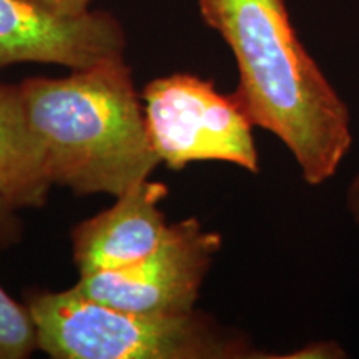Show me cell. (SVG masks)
<instances>
[{
	"instance_id": "ba28073f",
	"label": "cell",
	"mask_w": 359,
	"mask_h": 359,
	"mask_svg": "<svg viewBox=\"0 0 359 359\" xmlns=\"http://www.w3.org/2000/svg\"><path fill=\"white\" fill-rule=\"evenodd\" d=\"M53 182L42 140L29 118L20 83H0V196L22 208H42Z\"/></svg>"
},
{
	"instance_id": "9c48e42d",
	"label": "cell",
	"mask_w": 359,
	"mask_h": 359,
	"mask_svg": "<svg viewBox=\"0 0 359 359\" xmlns=\"http://www.w3.org/2000/svg\"><path fill=\"white\" fill-rule=\"evenodd\" d=\"M37 349V330L29 308L0 286V359H27Z\"/></svg>"
},
{
	"instance_id": "7c38bea8",
	"label": "cell",
	"mask_w": 359,
	"mask_h": 359,
	"mask_svg": "<svg viewBox=\"0 0 359 359\" xmlns=\"http://www.w3.org/2000/svg\"><path fill=\"white\" fill-rule=\"evenodd\" d=\"M35 7L62 19H77L90 12L93 0H27Z\"/></svg>"
},
{
	"instance_id": "277c9868",
	"label": "cell",
	"mask_w": 359,
	"mask_h": 359,
	"mask_svg": "<svg viewBox=\"0 0 359 359\" xmlns=\"http://www.w3.org/2000/svg\"><path fill=\"white\" fill-rule=\"evenodd\" d=\"M142 98L150 143L170 170L215 160L259 172L255 125L231 93L196 75L173 74L148 82Z\"/></svg>"
},
{
	"instance_id": "7a4b0ae2",
	"label": "cell",
	"mask_w": 359,
	"mask_h": 359,
	"mask_svg": "<svg viewBox=\"0 0 359 359\" xmlns=\"http://www.w3.org/2000/svg\"><path fill=\"white\" fill-rule=\"evenodd\" d=\"M53 185L75 195L118 196L161 163L125 57L20 83Z\"/></svg>"
},
{
	"instance_id": "4fadbf2b",
	"label": "cell",
	"mask_w": 359,
	"mask_h": 359,
	"mask_svg": "<svg viewBox=\"0 0 359 359\" xmlns=\"http://www.w3.org/2000/svg\"><path fill=\"white\" fill-rule=\"evenodd\" d=\"M344 206L353 222L359 226V172L354 175L346 188V196H344Z\"/></svg>"
},
{
	"instance_id": "30bf717a",
	"label": "cell",
	"mask_w": 359,
	"mask_h": 359,
	"mask_svg": "<svg viewBox=\"0 0 359 359\" xmlns=\"http://www.w3.org/2000/svg\"><path fill=\"white\" fill-rule=\"evenodd\" d=\"M24 238V223L19 210L0 196V251L19 245Z\"/></svg>"
},
{
	"instance_id": "8fae6325",
	"label": "cell",
	"mask_w": 359,
	"mask_h": 359,
	"mask_svg": "<svg viewBox=\"0 0 359 359\" xmlns=\"http://www.w3.org/2000/svg\"><path fill=\"white\" fill-rule=\"evenodd\" d=\"M273 358L280 359H343L346 351L333 339H320L308 343L306 346L296 349L288 354H273Z\"/></svg>"
},
{
	"instance_id": "8992f818",
	"label": "cell",
	"mask_w": 359,
	"mask_h": 359,
	"mask_svg": "<svg viewBox=\"0 0 359 359\" xmlns=\"http://www.w3.org/2000/svg\"><path fill=\"white\" fill-rule=\"evenodd\" d=\"M125 47L123 27L109 12L62 19L27 0H0V69L53 64L79 70L123 57Z\"/></svg>"
},
{
	"instance_id": "5b68a950",
	"label": "cell",
	"mask_w": 359,
	"mask_h": 359,
	"mask_svg": "<svg viewBox=\"0 0 359 359\" xmlns=\"http://www.w3.org/2000/svg\"><path fill=\"white\" fill-rule=\"evenodd\" d=\"M223 238L196 218L170 224L160 245L132 266L80 276L72 291L125 311L182 316L195 311Z\"/></svg>"
},
{
	"instance_id": "52a82bcc",
	"label": "cell",
	"mask_w": 359,
	"mask_h": 359,
	"mask_svg": "<svg viewBox=\"0 0 359 359\" xmlns=\"http://www.w3.org/2000/svg\"><path fill=\"white\" fill-rule=\"evenodd\" d=\"M167 195V185L147 178L115 196L109 210L79 223L72 231V255L80 276L122 269L147 258L170 226L160 210Z\"/></svg>"
},
{
	"instance_id": "3957f363",
	"label": "cell",
	"mask_w": 359,
	"mask_h": 359,
	"mask_svg": "<svg viewBox=\"0 0 359 359\" xmlns=\"http://www.w3.org/2000/svg\"><path fill=\"white\" fill-rule=\"evenodd\" d=\"M39 349L53 359H266L240 331L210 314L125 311L65 291L27 296Z\"/></svg>"
},
{
	"instance_id": "6da1fadb",
	"label": "cell",
	"mask_w": 359,
	"mask_h": 359,
	"mask_svg": "<svg viewBox=\"0 0 359 359\" xmlns=\"http://www.w3.org/2000/svg\"><path fill=\"white\" fill-rule=\"evenodd\" d=\"M238 67L231 93L255 127L288 148L308 185L330 182L353 143L346 102L309 55L285 0H196Z\"/></svg>"
}]
</instances>
